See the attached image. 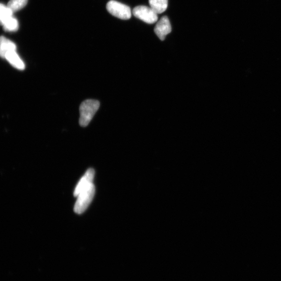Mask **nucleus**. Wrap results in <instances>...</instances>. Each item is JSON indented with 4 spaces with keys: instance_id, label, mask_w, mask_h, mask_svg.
Instances as JSON below:
<instances>
[{
    "instance_id": "nucleus-1",
    "label": "nucleus",
    "mask_w": 281,
    "mask_h": 281,
    "mask_svg": "<svg viewBox=\"0 0 281 281\" xmlns=\"http://www.w3.org/2000/svg\"><path fill=\"white\" fill-rule=\"evenodd\" d=\"M100 106L99 101L87 99L80 106V124L83 127H87L91 122Z\"/></svg>"
},
{
    "instance_id": "nucleus-3",
    "label": "nucleus",
    "mask_w": 281,
    "mask_h": 281,
    "mask_svg": "<svg viewBox=\"0 0 281 281\" xmlns=\"http://www.w3.org/2000/svg\"><path fill=\"white\" fill-rule=\"evenodd\" d=\"M108 12L112 16L123 20L129 19L131 17L130 8L122 3L111 0L106 5Z\"/></svg>"
},
{
    "instance_id": "nucleus-8",
    "label": "nucleus",
    "mask_w": 281,
    "mask_h": 281,
    "mask_svg": "<svg viewBox=\"0 0 281 281\" xmlns=\"http://www.w3.org/2000/svg\"><path fill=\"white\" fill-rule=\"evenodd\" d=\"M16 44L4 36H0V57L5 59L7 53L16 51Z\"/></svg>"
},
{
    "instance_id": "nucleus-5",
    "label": "nucleus",
    "mask_w": 281,
    "mask_h": 281,
    "mask_svg": "<svg viewBox=\"0 0 281 281\" xmlns=\"http://www.w3.org/2000/svg\"><path fill=\"white\" fill-rule=\"evenodd\" d=\"M95 171L93 168H90L78 183L74 191V196L77 197L82 191L93 184Z\"/></svg>"
},
{
    "instance_id": "nucleus-7",
    "label": "nucleus",
    "mask_w": 281,
    "mask_h": 281,
    "mask_svg": "<svg viewBox=\"0 0 281 281\" xmlns=\"http://www.w3.org/2000/svg\"><path fill=\"white\" fill-rule=\"evenodd\" d=\"M5 59L11 65L13 66L14 68L18 70L24 71L25 69V65L19 57L16 51H10L7 53L5 56Z\"/></svg>"
},
{
    "instance_id": "nucleus-10",
    "label": "nucleus",
    "mask_w": 281,
    "mask_h": 281,
    "mask_svg": "<svg viewBox=\"0 0 281 281\" xmlns=\"http://www.w3.org/2000/svg\"><path fill=\"white\" fill-rule=\"evenodd\" d=\"M13 13L7 5L0 3V25L3 26L6 20L13 16Z\"/></svg>"
},
{
    "instance_id": "nucleus-4",
    "label": "nucleus",
    "mask_w": 281,
    "mask_h": 281,
    "mask_svg": "<svg viewBox=\"0 0 281 281\" xmlns=\"http://www.w3.org/2000/svg\"><path fill=\"white\" fill-rule=\"evenodd\" d=\"M132 13L135 17L148 24H154L158 20V14L151 7L148 6H137L133 9Z\"/></svg>"
},
{
    "instance_id": "nucleus-11",
    "label": "nucleus",
    "mask_w": 281,
    "mask_h": 281,
    "mask_svg": "<svg viewBox=\"0 0 281 281\" xmlns=\"http://www.w3.org/2000/svg\"><path fill=\"white\" fill-rule=\"evenodd\" d=\"M28 0H10L7 6L13 13L23 8L27 4Z\"/></svg>"
},
{
    "instance_id": "nucleus-2",
    "label": "nucleus",
    "mask_w": 281,
    "mask_h": 281,
    "mask_svg": "<svg viewBox=\"0 0 281 281\" xmlns=\"http://www.w3.org/2000/svg\"><path fill=\"white\" fill-rule=\"evenodd\" d=\"M95 191V186L93 184L78 195L74 206V211L77 214H82L91 204Z\"/></svg>"
},
{
    "instance_id": "nucleus-9",
    "label": "nucleus",
    "mask_w": 281,
    "mask_h": 281,
    "mask_svg": "<svg viewBox=\"0 0 281 281\" xmlns=\"http://www.w3.org/2000/svg\"><path fill=\"white\" fill-rule=\"evenodd\" d=\"M168 0H149L151 7L157 14H162L168 7Z\"/></svg>"
},
{
    "instance_id": "nucleus-12",
    "label": "nucleus",
    "mask_w": 281,
    "mask_h": 281,
    "mask_svg": "<svg viewBox=\"0 0 281 281\" xmlns=\"http://www.w3.org/2000/svg\"><path fill=\"white\" fill-rule=\"evenodd\" d=\"M3 28L4 30L7 32H15L19 28L18 21L13 16L5 22Z\"/></svg>"
},
{
    "instance_id": "nucleus-6",
    "label": "nucleus",
    "mask_w": 281,
    "mask_h": 281,
    "mask_svg": "<svg viewBox=\"0 0 281 281\" xmlns=\"http://www.w3.org/2000/svg\"><path fill=\"white\" fill-rule=\"evenodd\" d=\"M154 31L160 39L162 41L165 39L166 36L172 31L171 22L167 16H163L157 22Z\"/></svg>"
}]
</instances>
